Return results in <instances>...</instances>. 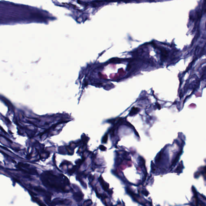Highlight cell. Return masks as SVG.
Masks as SVG:
<instances>
[{"label":"cell","mask_w":206,"mask_h":206,"mask_svg":"<svg viewBox=\"0 0 206 206\" xmlns=\"http://www.w3.org/2000/svg\"><path fill=\"white\" fill-rule=\"evenodd\" d=\"M18 165L19 167H23V168H28L30 166V165L28 164H24L22 162L19 163Z\"/></svg>","instance_id":"6da1fadb"},{"label":"cell","mask_w":206,"mask_h":206,"mask_svg":"<svg viewBox=\"0 0 206 206\" xmlns=\"http://www.w3.org/2000/svg\"><path fill=\"white\" fill-rule=\"evenodd\" d=\"M35 190L37 191L38 192H45L46 191L44 189L40 187H35L34 188Z\"/></svg>","instance_id":"7a4b0ae2"}]
</instances>
